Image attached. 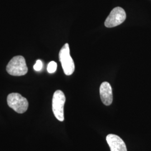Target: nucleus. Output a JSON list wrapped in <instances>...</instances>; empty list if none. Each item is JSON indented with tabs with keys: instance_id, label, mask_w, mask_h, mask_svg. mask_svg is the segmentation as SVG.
I'll use <instances>...</instances> for the list:
<instances>
[{
	"instance_id": "f257e3e1",
	"label": "nucleus",
	"mask_w": 151,
	"mask_h": 151,
	"mask_svg": "<svg viewBox=\"0 0 151 151\" xmlns=\"http://www.w3.org/2000/svg\"><path fill=\"white\" fill-rule=\"evenodd\" d=\"M6 70L9 74L14 76L26 75L28 68L24 57L22 55L13 57L7 65Z\"/></svg>"
},
{
	"instance_id": "f03ea898",
	"label": "nucleus",
	"mask_w": 151,
	"mask_h": 151,
	"mask_svg": "<svg viewBox=\"0 0 151 151\" xmlns=\"http://www.w3.org/2000/svg\"><path fill=\"white\" fill-rule=\"evenodd\" d=\"M59 58L65 75L70 76L74 72L75 66L70 55L69 44H65L60 50Z\"/></svg>"
},
{
	"instance_id": "7ed1b4c3",
	"label": "nucleus",
	"mask_w": 151,
	"mask_h": 151,
	"mask_svg": "<svg viewBox=\"0 0 151 151\" xmlns=\"http://www.w3.org/2000/svg\"><path fill=\"white\" fill-rule=\"evenodd\" d=\"M7 102L9 106L17 113H24L29 106L27 99L18 93L9 94L7 98Z\"/></svg>"
},
{
	"instance_id": "20e7f679",
	"label": "nucleus",
	"mask_w": 151,
	"mask_h": 151,
	"mask_svg": "<svg viewBox=\"0 0 151 151\" xmlns=\"http://www.w3.org/2000/svg\"><path fill=\"white\" fill-rule=\"evenodd\" d=\"M65 102V94L60 90H57L53 94L52 99V110L55 118L63 122L64 118V105Z\"/></svg>"
},
{
	"instance_id": "39448f33",
	"label": "nucleus",
	"mask_w": 151,
	"mask_h": 151,
	"mask_svg": "<svg viewBox=\"0 0 151 151\" xmlns=\"http://www.w3.org/2000/svg\"><path fill=\"white\" fill-rule=\"evenodd\" d=\"M127 17L125 11L120 7L114 8L105 22V26L107 27H114L118 26L125 20Z\"/></svg>"
},
{
	"instance_id": "423d86ee",
	"label": "nucleus",
	"mask_w": 151,
	"mask_h": 151,
	"mask_svg": "<svg viewBox=\"0 0 151 151\" xmlns=\"http://www.w3.org/2000/svg\"><path fill=\"white\" fill-rule=\"evenodd\" d=\"M106 139L111 151H127L124 141L118 135L110 134Z\"/></svg>"
},
{
	"instance_id": "0eeeda50",
	"label": "nucleus",
	"mask_w": 151,
	"mask_h": 151,
	"mask_svg": "<svg viewBox=\"0 0 151 151\" xmlns=\"http://www.w3.org/2000/svg\"><path fill=\"white\" fill-rule=\"evenodd\" d=\"M100 94L103 104L109 106L111 104L113 100V91L111 85L108 82H104L100 87Z\"/></svg>"
},
{
	"instance_id": "6e6552de",
	"label": "nucleus",
	"mask_w": 151,
	"mask_h": 151,
	"mask_svg": "<svg viewBox=\"0 0 151 151\" xmlns=\"http://www.w3.org/2000/svg\"><path fill=\"white\" fill-rule=\"evenodd\" d=\"M57 68V64L54 61H51L47 67V70L49 73H53L56 70Z\"/></svg>"
},
{
	"instance_id": "1a4fd4ad",
	"label": "nucleus",
	"mask_w": 151,
	"mask_h": 151,
	"mask_svg": "<svg viewBox=\"0 0 151 151\" xmlns=\"http://www.w3.org/2000/svg\"><path fill=\"white\" fill-rule=\"evenodd\" d=\"M43 63L40 60H37L36 63L34 65V69L36 71H39L42 69Z\"/></svg>"
}]
</instances>
